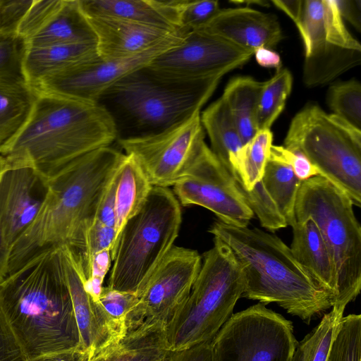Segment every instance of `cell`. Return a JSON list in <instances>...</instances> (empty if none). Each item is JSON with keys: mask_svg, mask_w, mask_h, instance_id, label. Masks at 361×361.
I'll return each mask as SVG.
<instances>
[{"mask_svg": "<svg viewBox=\"0 0 361 361\" xmlns=\"http://www.w3.org/2000/svg\"><path fill=\"white\" fill-rule=\"evenodd\" d=\"M0 307L28 360L83 350L60 246L37 253L0 283Z\"/></svg>", "mask_w": 361, "mask_h": 361, "instance_id": "1", "label": "cell"}, {"mask_svg": "<svg viewBox=\"0 0 361 361\" xmlns=\"http://www.w3.org/2000/svg\"><path fill=\"white\" fill-rule=\"evenodd\" d=\"M124 157L110 146L101 147L73 161L49 180L37 216L11 248L8 274L47 248L67 245L80 250L103 192Z\"/></svg>", "mask_w": 361, "mask_h": 361, "instance_id": "2", "label": "cell"}, {"mask_svg": "<svg viewBox=\"0 0 361 361\" xmlns=\"http://www.w3.org/2000/svg\"><path fill=\"white\" fill-rule=\"evenodd\" d=\"M116 140L114 123L99 104L37 92L27 122L0 157L5 165L30 166L49 181L73 161Z\"/></svg>", "mask_w": 361, "mask_h": 361, "instance_id": "3", "label": "cell"}, {"mask_svg": "<svg viewBox=\"0 0 361 361\" xmlns=\"http://www.w3.org/2000/svg\"><path fill=\"white\" fill-rule=\"evenodd\" d=\"M209 232L224 243L238 262L245 277L242 297L264 305L276 302L306 324L331 308L329 293L278 236L219 221Z\"/></svg>", "mask_w": 361, "mask_h": 361, "instance_id": "4", "label": "cell"}, {"mask_svg": "<svg viewBox=\"0 0 361 361\" xmlns=\"http://www.w3.org/2000/svg\"><path fill=\"white\" fill-rule=\"evenodd\" d=\"M221 79L176 82L159 76L147 65L116 82L97 103L111 116L116 140L144 137L201 111Z\"/></svg>", "mask_w": 361, "mask_h": 361, "instance_id": "5", "label": "cell"}, {"mask_svg": "<svg viewBox=\"0 0 361 361\" xmlns=\"http://www.w3.org/2000/svg\"><path fill=\"white\" fill-rule=\"evenodd\" d=\"M245 289L243 270L231 249L214 237V245L202 257V265L188 298L165 326L170 351L211 342L232 316Z\"/></svg>", "mask_w": 361, "mask_h": 361, "instance_id": "6", "label": "cell"}, {"mask_svg": "<svg viewBox=\"0 0 361 361\" xmlns=\"http://www.w3.org/2000/svg\"><path fill=\"white\" fill-rule=\"evenodd\" d=\"M350 197L321 176L301 182L295 205L297 223L308 219L318 226L332 259L335 310L344 312L361 289V227Z\"/></svg>", "mask_w": 361, "mask_h": 361, "instance_id": "7", "label": "cell"}, {"mask_svg": "<svg viewBox=\"0 0 361 361\" xmlns=\"http://www.w3.org/2000/svg\"><path fill=\"white\" fill-rule=\"evenodd\" d=\"M180 203L169 188L153 187L142 209L121 231L111 255L107 287L138 296L177 238Z\"/></svg>", "mask_w": 361, "mask_h": 361, "instance_id": "8", "label": "cell"}, {"mask_svg": "<svg viewBox=\"0 0 361 361\" xmlns=\"http://www.w3.org/2000/svg\"><path fill=\"white\" fill-rule=\"evenodd\" d=\"M286 148L305 155L319 176L361 206V130L310 104L292 119Z\"/></svg>", "mask_w": 361, "mask_h": 361, "instance_id": "9", "label": "cell"}, {"mask_svg": "<svg viewBox=\"0 0 361 361\" xmlns=\"http://www.w3.org/2000/svg\"><path fill=\"white\" fill-rule=\"evenodd\" d=\"M298 343L291 322L260 302L233 314L211 341L214 361H290Z\"/></svg>", "mask_w": 361, "mask_h": 361, "instance_id": "10", "label": "cell"}, {"mask_svg": "<svg viewBox=\"0 0 361 361\" xmlns=\"http://www.w3.org/2000/svg\"><path fill=\"white\" fill-rule=\"evenodd\" d=\"M201 111L155 134L116 140L133 156L153 187L169 188L185 173L204 143Z\"/></svg>", "mask_w": 361, "mask_h": 361, "instance_id": "11", "label": "cell"}, {"mask_svg": "<svg viewBox=\"0 0 361 361\" xmlns=\"http://www.w3.org/2000/svg\"><path fill=\"white\" fill-rule=\"evenodd\" d=\"M173 187L180 204L204 207L225 224L248 226L254 216L238 183L206 142Z\"/></svg>", "mask_w": 361, "mask_h": 361, "instance_id": "12", "label": "cell"}, {"mask_svg": "<svg viewBox=\"0 0 361 361\" xmlns=\"http://www.w3.org/2000/svg\"><path fill=\"white\" fill-rule=\"evenodd\" d=\"M253 51L199 30L190 31L178 45L157 56L148 67L176 82H195L216 77L245 63Z\"/></svg>", "mask_w": 361, "mask_h": 361, "instance_id": "13", "label": "cell"}, {"mask_svg": "<svg viewBox=\"0 0 361 361\" xmlns=\"http://www.w3.org/2000/svg\"><path fill=\"white\" fill-rule=\"evenodd\" d=\"M202 265L195 250L173 245L137 296L128 328L140 324L166 326L188 298Z\"/></svg>", "mask_w": 361, "mask_h": 361, "instance_id": "14", "label": "cell"}, {"mask_svg": "<svg viewBox=\"0 0 361 361\" xmlns=\"http://www.w3.org/2000/svg\"><path fill=\"white\" fill-rule=\"evenodd\" d=\"M169 49H156L123 59H101L73 70L55 73L32 87L39 93L97 103L101 95L116 82L149 65L157 56Z\"/></svg>", "mask_w": 361, "mask_h": 361, "instance_id": "15", "label": "cell"}, {"mask_svg": "<svg viewBox=\"0 0 361 361\" xmlns=\"http://www.w3.org/2000/svg\"><path fill=\"white\" fill-rule=\"evenodd\" d=\"M48 182L30 166H8L1 161L0 224L10 248L37 216Z\"/></svg>", "mask_w": 361, "mask_h": 361, "instance_id": "16", "label": "cell"}, {"mask_svg": "<svg viewBox=\"0 0 361 361\" xmlns=\"http://www.w3.org/2000/svg\"><path fill=\"white\" fill-rule=\"evenodd\" d=\"M60 247L82 348L94 356L119 343L126 332L109 318L86 290L85 277L78 255L67 245Z\"/></svg>", "mask_w": 361, "mask_h": 361, "instance_id": "17", "label": "cell"}, {"mask_svg": "<svg viewBox=\"0 0 361 361\" xmlns=\"http://www.w3.org/2000/svg\"><path fill=\"white\" fill-rule=\"evenodd\" d=\"M87 18L95 33L97 51L103 61L128 59L156 49L171 48L190 32L122 20Z\"/></svg>", "mask_w": 361, "mask_h": 361, "instance_id": "18", "label": "cell"}, {"mask_svg": "<svg viewBox=\"0 0 361 361\" xmlns=\"http://www.w3.org/2000/svg\"><path fill=\"white\" fill-rule=\"evenodd\" d=\"M196 30L253 52L259 47L271 49L283 36L276 16L249 7L220 8L209 20Z\"/></svg>", "mask_w": 361, "mask_h": 361, "instance_id": "19", "label": "cell"}, {"mask_svg": "<svg viewBox=\"0 0 361 361\" xmlns=\"http://www.w3.org/2000/svg\"><path fill=\"white\" fill-rule=\"evenodd\" d=\"M99 60L97 43L27 47L23 61L24 76L27 82L34 86L55 73Z\"/></svg>", "mask_w": 361, "mask_h": 361, "instance_id": "20", "label": "cell"}, {"mask_svg": "<svg viewBox=\"0 0 361 361\" xmlns=\"http://www.w3.org/2000/svg\"><path fill=\"white\" fill-rule=\"evenodd\" d=\"M291 227L293 240L290 248L293 256L329 293L333 301L336 290L335 269L318 226L314 220L308 219L302 223L295 222Z\"/></svg>", "mask_w": 361, "mask_h": 361, "instance_id": "21", "label": "cell"}, {"mask_svg": "<svg viewBox=\"0 0 361 361\" xmlns=\"http://www.w3.org/2000/svg\"><path fill=\"white\" fill-rule=\"evenodd\" d=\"M86 43H97V37L79 0H63L49 21L25 44L32 47Z\"/></svg>", "mask_w": 361, "mask_h": 361, "instance_id": "22", "label": "cell"}, {"mask_svg": "<svg viewBox=\"0 0 361 361\" xmlns=\"http://www.w3.org/2000/svg\"><path fill=\"white\" fill-rule=\"evenodd\" d=\"M116 176V235L111 255L123 226L142 209L153 188L138 161L130 154H125L117 169Z\"/></svg>", "mask_w": 361, "mask_h": 361, "instance_id": "23", "label": "cell"}, {"mask_svg": "<svg viewBox=\"0 0 361 361\" xmlns=\"http://www.w3.org/2000/svg\"><path fill=\"white\" fill-rule=\"evenodd\" d=\"M36 98L26 80L0 78V154L25 126Z\"/></svg>", "mask_w": 361, "mask_h": 361, "instance_id": "24", "label": "cell"}, {"mask_svg": "<svg viewBox=\"0 0 361 361\" xmlns=\"http://www.w3.org/2000/svg\"><path fill=\"white\" fill-rule=\"evenodd\" d=\"M200 117L211 150L233 176L243 142L227 105L221 97L204 109Z\"/></svg>", "mask_w": 361, "mask_h": 361, "instance_id": "25", "label": "cell"}, {"mask_svg": "<svg viewBox=\"0 0 361 361\" xmlns=\"http://www.w3.org/2000/svg\"><path fill=\"white\" fill-rule=\"evenodd\" d=\"M262 82L250 76L233 78L224 88L222 99L227 105L243 145L257 133V113Z\"/></svg>", "mask_w": 361, "mask_h": 361, "instance_id": "26", "label": "cell"}, {"mask_svg": "<svg viewBox=\"0 0 361 361\" xmlns=\"http://www.w3.org/2000/svg\"><path fill=\"white\" fill-rule=\"evenodd\" d=\"M361 63V51L326 42L305 56L303 82L308 87L325 85Z\"/></svg>", "mask_w": 361, "mask_h": 361, "instance_id": "27", "label": "cell"}, {"mask_svg": "<svg viewBox=\"0 0 361 361\" xmlns=\"http://www.w3.org/2000/svg\"><path fill=\"white\" fill-rule=\"evenodd\" d=\"M79 4L87 17L122 20L180 30L166 19L155 0H79Z\"/></svg>", "mask_w": 361, "mask_h": 361, "instance_id": "28", "label": "cell"}, {"mask_svg": "<svg viewBox=\"0 0 361 361\" xmlns=\"http://www.w3.org/2000/svg\"><path fill=\"white\" fill-rule=\"evenodd\" d=\"M261 180L287 226L294 225L296 222L295 205L302 181L289 165L271 159L265 166Z\"/></svg>", "mask_w": 361, "mask_h": 361, "instance_id": "29", "label": "cell"}, {"mask_svg": "<svg viewBox=\"0 0 361 361\" xmlns=\"http://www.w3.org/2000/svg\"><path fill=\"white\" fill-rule=\"evenodd\" d=\"M272 142L270 129L258 130L239 151L233 177L245 190L251 191L262 180Z\"/></svg>", "mask_w": 361, "mask_h": 361, "instance_id": "30", "label": "cell"}, {"mask_svg": "<svg viewBox=\"0 0 361 361\" xmlns=\"http://www.w3.org/2000/svg\"><path fill=\"white\" fill-rule=\"evenodd\" d=\"M292 85L291 73L282 67L269 80L262 82L257 113L258 130L271 128L285 107Z\"/></svg>", "mask_w": 361, "mask_h": 361, "instance_id": "31", "label": "cell"}, {"mask_svg": "<svg viewBox=\"0 0 361 361\" xmlns=\"http://www.w3.org/2000/svg\"><path fill=\"white\" fill-rule=\"evenodd\" d=\"M156 3L171 25L188 32L202 26L220 10L219 1L214 0H156Z\"/></svg>", "mask_w": 361, "mask_h": 361, "instance_id": "32", "label": "cell"}, {"mask_svg": "<svg viewBox=\"0 0 361 361\" xmlns=\"http://www.w3.org/2000/svg\"><path fill=\"white\" fill-rule=\"evenodd\" d=\"M326 102L333 114L361 130V85L355 79L331 85Z\"/></svg>", "mask_w": 361, "mask_h": 361, "instance_id": "33", "label": "cell"}, {"mask_svg": "<svg viewBox=\"0 0 361 361\" xmlns=\"http://www.w3.org/2000/svg\"><path fill=\"white\" fill-rule=\"evenodd\" d=\"M326 361H361V315L341 319Z\"/></svg>", "mask_w": 361, "mask_h": 361, "instance_id": "34", "label": "cell"}, {"mask_svg": "<svg viewBox=\"0 0 361 361\" xmlns=\"http://www.w3.org/2000/svg\"><path fill=\"white\" fill-rule=\"evenodd\" d=\"M238 185L245 201L254 215L257 216L263 228L274 232L287 226L286 220L262 180L256 184L251 191H247L240 184Z\"/></svg>", "mask_w": 361, "mask_h": 361, "instance_id": "35", "label": "cell"}, {"mask_svg": "<svg viewBox=\"0 0 361 361\" xmlns=\"http://www.w3.org/2000/svg\"><path fill=\"white\" fill-rule=\"evenodd\" d=\"M302 38L305 56L326 42L322 0H305L300 16L295 23Z\"/></svg>", "mask_w": 361, "mask_h": 361, "instance_id": "36", "label": "cell"}, {"mask_svg": "<svg viewBox=\"0 0 361 361\" xmlns=\"http://www.w3.org/2000/svg\"><path fill=\"white\" fill-rule=\"evenodd\" d=\"M115 235L114 228L106 226L96 220L87 229L82 248L76 252L81 261L85 281L90 276L93 257L101 252L111 251Z\"/></svg>", "mask_w": 361, "mask_h": 361, "instance_id": "37", "label": "cell"}, {"mask_svg": "<svg viewBox=\"0 0 361 361\" xmlns=\"http://www.w3.org/2000/svg\"><path fill=\"white\" fill-rule=\"evenodd\" d=\"M325 40L331 44L361 51L360 42L347 30L337 0H322Z\"/></svg>", "mask_w": 361, "mask_h": 361, "instance_id": "38", "label": "cell"}, {"mask_svg": "<svg viewBox=\"0 0 361 361\" xmlns=\"http://www.w3.org/2000/svg\"><path fill=\"white\" fill-rule=\"evenodd\" d=\"M138 301L133 293L121 292L103 287L97 302L109 318L126 332L128 320Z\"/></svg>", "mask_w": 361, "mask_h": 361, "instance_id": "39", "label": "cell"}, {"mask_svg": "<svg viewBox=\"0 0 361 361\" xmlns=\"http://www.w3.org/2000/svg\"><path fill=\"white\" fill-rule=\"evenodd\" d=\"M25 42L18 36L0 35V78L25 80Z\"/></svg>", "mask_w": 361, "mask_h": 361, "instance_id": "40", "label": "cell"}, {"mask_svg": "<svg viewBox=\"0 0 361 361\" xmlns=\"http://www.w3.org/2000/svg\"><path fill=\"white\" fill-rule=\"evenodd\" d=\"M343 312L334 308L324 314L314 328L315 338L306 361H326Z\"/></svg>", "mask_w": 361, "mask_h": 361, "instance_id": "41", "label": "cell"}, {"mask_svg": "<svg viewBox=\"0 0 361 361\" xmlns=\"http://www.w3.org/2000/svg\"><path fill=\"white\" fill-rule=\"evenodd\" d=\"M62 1L63 0H33L18 27L17 36L26 43L49 21Z\"/></svg>", "mask_w": 361, "mask_h": 361, "instance_id": "42", "label": "cell"}, {"mask_svg": "<svg viewBox=\"0 0 361 361\" xmlns=\"http://www.w3.org/2000/svg\"><path fill=\"white\" fill-rule=\"evenodd\" d=\"M33 0H0V35L17 36Z\"/></svg>", "mask_w": 361, "mask_h": 361, "instance_id": "43", "label": "cell"}, {"mask_svg": "<svg viewBox=\"0 0 361 361\" xmlns=\"http://www.w3.org/2000/svg\"><path fill=\"white\" fill-rule=\"evenodd\" d=\"M269 159L289 165L301 181L319 176L318 170L305 155L299 152L290 150L283 146L272 145Z\"/></svg>", "mask_w": 361, "mask_h": 361, "instance_id": "44", "label": "cell"}, {"mask_svg": "<svg viewBox=\"0 0 361 361\" xmlns=\"http://www.w3.org/2000/svg\"><path fill=\"white\" fill-rule=\"evenodd\" d=\"M0 361H29L0 307Z\"/></svg>", "mask_w": 361, "mask_h": 361, "instance_id": "45", "label": "cell"}, {"mask_svg": "<svg viewBox=\"0 0 361 361\" xmlns=\"http://www.w3.org/2000/svg\"><path fill=\"white\" fill-rule=\"evenodd\" d=\"M111 262L110 250L101 252L93 257L90 276L85 281V288L95 301H97L104 287V279L110 269Z\"/></svg>", "mask_w": 361, "mask_h": 361, "instance_id": "46", "label": "cell"}, {"mask_svg": "<svg viewBox=\"0 0 361 361\" xmlns=\"http://www.w3.org/2000/svg\"><path fill=\"white\" fill-rule=\"evenodd\" d=\"M116 171L117 169L110 178L103 192L95 217L96 221L112 228L115 226Z\"/></svg>", "mask_w": 361, "mask_h": 361, "instance_id": "47", "label": "cell"}, {"mask_svg": "<svg viewBox=\"0 0 361 361\" xmlns=\"http://www.w3.org/2000/svg\"><path fill=\"white\" fill-rule=\"evenodd\" d=\"M168 361H214L211 342L170 352Z\"/></svg>", "mask_w": 361, "mask_h": 361, "instance_id": "48", "label": "cell"}, {"mask_svg": "<svg viewBox=\"0 0 361 361\" xmlns=\"http://www.w3.org/2000/svg\"><path fill=\"white\" fill-rule=\"evenodd\" d=\"M131 347L130 336L126 333L119 343L111 345L92 356L89 361H123L130 353Z\"/></svg>", "mask_w": 361, "mask_h": 361, "instance_id": "49", "label": "cell"}, {"mask_svg": "<svg viewBox=\"0 0 361 361\" xmlns=\"http://www.w3.org/2000/svg\"><path fill=\"white\" fill-rule=\"evenodd\" d=\"M343 19L350 22L358 31L361 28V1L337 0Z\"/></svg>", "mask_w": 361, "mask_h": 361, "instance_id": "50", "label": "cell"}, {"mask_svg": "<svg viewBox=\"0 0 361 361\" xmlns=\"http://www.w3.org/2000/svg\"><path fill=\"white\" fill-rule=\"evenodd\" d=\"M253 54L257 63L262 67L274 68L276 70L281 68L279 54L271 49L259 47L254 51Z\"/></svg>", "mask_w": 361, "mask_h": 361, "instance_id": "51", "label": "cell"}, {"mask_svg": "<svg viewBox=\"0 0 361 361\" xmlns=\"http://www.w3.org/2000/svg\"><path fill=\"white\" fill-rule=\"evenodd\" d=\"M91 355L82 350L44 355L29 361H89Z\"/></svg>", "mask_w": 361, "mask_h": 361, "instance_id": "52", "label": "cell"}, {"mask_svg": "<svg viewBox=\"0 0 361 361\" xmlns=\"http://www.w3.org/2000/svg\"><path fill=\"white\" fill-rule=\"evenodd\" d=\"M270 2L284 12L294 23L299 19L303 6L302 0H272Z\"/></svg>", "mask_w": 361, "mask_h": 361, "instance_id": "53", "label": "cell"}, {"mask_svg": "<svg viewBox=\"0 0 361 361\" xmlns=\"http://www.w3.org/2000/svg\"><path fill=\"white\" fill-rule=\"evenodd\" d=\"M10 251L11 248L6 240L0 224V283L8 274Z\"/></svg>", "mask_w": 361, "mask_h": 361, "instance_id": "54", "label": "cell"}, {"mask_svg": "<svg viewBox=\"0 0 361 361\" xmlns=\"http://www.w3.org/2000/svg\"><path fill=\"white\" fill-rule=\"evenodd\" d=\"M315 338L314 329L298 343L290 361H306L310 349Z\"/></svg>", "mask_w": 361, "mask_h": 361, "instance_id": "55", "label": "cell"}, {"mask_svg": "<svg viewBox=\"0 0 361 361\" xmlns=\"http://www.w3.org/2000/svg\"><path fill=\"white\" fill-rule=\"evenodd\" d=\"M168 357H169V355H168V357H167L165 360H164L163 361H168Z\"/></svg>", "mask_w": 361, "mask_h": 361, "instance_id": "56", "label": "cell"}, {"mask_svg": "<svg viewBox=\"0 0 361 361\" xmlns=\"http://www.w3.org/2000/svg\"><path fill=\"white\" fill-rule=\"evenodd\" d=\"M1 159L0 158V168H1Z\"/></svg>", "mask_w": 361, "mask_h": 361, "instance_id": "57", "label": "cell"}]
</instances>
